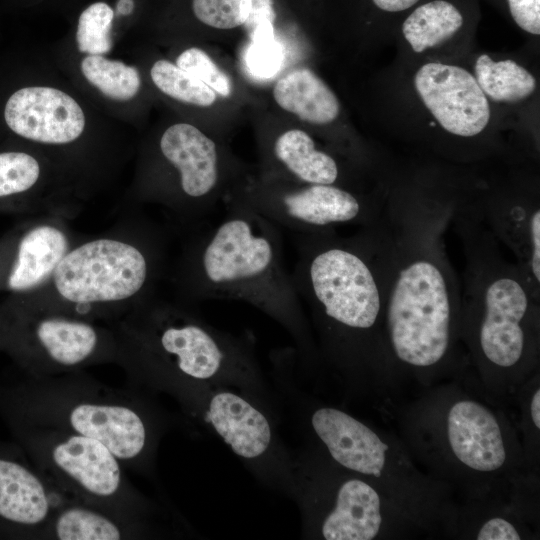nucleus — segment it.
<instances>
[{
  "label": "nucleus",
  "instance_id": "f257e3e1",
  "mask_svg": "<svg viewBox=\"0 0 540 540\" xmlns=\"http://www.w3.org/2000/svg\"><path fill=\"white\" fill-rule=\"evenodd\" d=\"M460 197L396 192L382 208L390 246L387 350L390 359L418 371L448 361L460 335L461 283L444 239Z\"/></svg>",
  "mask_w": 540,
  "mask_h": 540
},
{
  "label": "nucleus",
  "instance_id": "f03ea898",
  "mask_svg": "<svg viewBox=\"0 0 540 540\" xmlns=\"http://www.w3.org/2000/svg\"><path fill=\"white\" fill-rule=\"evenodd\" d=\"M293 282L311 321L319 362L354 377L389 360L384 312L390 246L380 214L350 236L295 233Z\"/></svg>",
  "mask_w": 540,
  "mask_h": 540
},
{
  "label": "nucleus",
  "instance_id": "7ed1b4c3",
  "mask_svg": "<svg viewBox=\"0 0 540 540\" xmlns=\"http://www.w3.org/2000/svg\"><path fill=\"white\" fill-rule=\"evenodd\" d=\"M222 219L187 246L178 272L179 288L195 300L248 303L279 323L296 344L297 360L319 363L309 320L285 267L279 227L250 207L225 200Z\"/></svg>",
  "mask_w": 540,
  "mask_h": 540
},
{
  "label": "nucleus",
  "instance_id": "20e7f679",
  "mask_svg": "<svg viewBox=\"0 0 540 540\" xmlns=\"http://www.w3.org/2000/svg\"><path fill=\"white\" fill-rule=\"evenodd\" d=\"M452 225L465 259L460 335L489 371L506 374L529 366L538 349L540 297L503 255L470 199L461 196Z\"/></svg>",
  "mask_w": 540,
  "mask_h": 540
},
{
  "label": "nucleus",
  "instance_id": "39448f33",
  "mask_svg": "<svg viewBox=\"0 0 540 540\" xmlns=\"http://www.w3.org/2000/svg\"><path fill=\"white\" fill-rule=\"evenodd\" d=\"M140 332L147 379L177 397L207 388L242 390L270 404L252 336L219 330L171 305L150 309Z\"/></svg>",
  "mask_w": 540,
  "mask_h": 540
},
{
  "label": "nucleus",
  "instance_id": "423d86ee",
  "mask_svg": "<svg viewBox=\"0 0 540 540\" xmlns=\"http://www.w3.org/2000/svg\"><path fill=\"white\" fill-rule=\"evenodd\" d=\"M178 399L190 416L221 440L257 480L292 497L296 459L280 437L270 403L229 387L202 389Z\"/></svg>",
  "mask_w": 540,
  "mask_h": 540
},
{
  "label": "nucleus",
  "instance_id": "0eeeda50",
  "mask_svg": "<svg viewBox=\"0 0 540 540\" xmlns=\"http://www.w3.org/2000/svg\"><path fill=\"white\" fill-rule=\"evenodd\" d=\"M296 458L292 498L302 514L303 536L324 540H372L385 522L376 484L313 452Z\"/></svg>",
  "mask_w": 540,
  "mask_h": 540
},
{
  "label": "nucleus",
  "instance_id": "6e6552de",
  "mask_svg": "<svg viewBox=\"0 0 540 540\" xmlns=\"http://www.w3.org/2000/svg\"><path fill=\"white\" fill-rule=\"evenodd\" d=\"M228 199L250 207L278 227L299 234L342 225H370L379 218L384 204L344 186L304 183L299 186L261 183L229 194L225 200Z\"/></svg>",
  "mask_w": 540,
  "mask_h": 540
},
{
  "label": "nucleus",
  "instance_id": "1a4fd4ad",
  "mask_svg": "<svg viewBox=\"0 0 540 540\" xmlns=\"http://www.w3.org/2000/svg\"><path fill=\"white\" fill-rule=\"evenodd\" d=\"M151 250L115 239H96L66 253L52 278L59 295L73 303L127 300L152 279Z\"/></svg>",
  "mask_w": 540,
  "mask_h": 540
},
{
  "label": "nucleus",
  "instance_id": "9d476101",
  "mask_svg": "<svg viewBox=\"0 0 540 540\" xmlns=\"http://www.w3.org/2000/svg\"><path fill=\"white\" fill-rule=\"evenodd\" d=\"M159 149L177 173L175 214L198 224L211 213L223 185V163L215 141L191 124L176 123L163 132Z\"/></svg>",
  "mask_w": 540,
  "mask_h": 540
},
{
  "label": "nucleus",
  "instance_id": "9b49d317",
  "mask_svg": "<svg viewBox=\"0 0 540 540\" xmlns=\"http://www.w3.org/2000/svg\"><path fill=\"white\" fill-rule=\"evenodd\" d=\"M414 87L426 109L449 134L472 138L487 127L488 98L466 69L440 62L425 63L414 76Z\"/></svg>",
  "mask_w": 540,
  "mask_h": 540
},
{
  "label": "nucleus",
  "instance_id": "f8f14e48",
  "mask_svg": "<svg viewBox=\"0 0 540 540\" xmlns=\"http://www.w3.org/2000/svg\"><path fill=\"white\" fill-rule=\"evenodd\" d=\"M6 126L14 134L42 144L61 145L77 140L85 115L66 92L48 86H26L14 91L3 108Z\"/></svg>",
  "mask_w": 540,
  "mask_h": 540
},
{
  "label": "nucleus",
  "instance_id": "ddd939ff",
  "mask_svg": "<svg viewBox=\"0 0 540 540\" xmlns=\"http://www.w3.org/2000/svg\"><path fill=\"white\" fill-rule=\"evenodd\" d=\"M499 243L514 254L533 293L540 297V206L529 197L484 196L470 199Z\"/></svg>",
  "mask_w": 540,
  "mask_h": 540
},
{
  "label": "nucleus",
  "instance_id": "4468645a",
  "mask_svg": "<svg viewBox=\"0 0 540 540\" xmlns=\"http://www.w3.org/2000/svg\"><path fill=\"white\" fill-rule=\"evenodd\" d=\"M64 422L70 431L99 441L122 461L144 456L154 440L148 418L127 405L79 402L64 413Z\"/></svg>",
  "mask_w": 540,
  "mask_h": 540
},
{
  "label": "nucleus",
  "instance_id": "2eb2a0df",
  "mask_svg": "<svg viewBox=\"0 0 540 540\" xmlns=\"http://www.w3.org/2000/svg\"><path fill=\"white\" fill-rule=\"evenodd\" d=\"M445 436L454 458L469 470H500L508 452L504 431L496 415L471 399L454 402L445 418Z\"/></svg>",
  "mask_w": 540,
  "mask_h": 540
},
{
  "label": "nucleus",
  "instance_id": "dca6fc26",
  "mask_svg": "<svg viewBox=\"0 0 540 540\" xmlns=\"http://www.w3.org/2000/svg\"><path fill=\"white\" fill-rule=\"evenodd\" d=\"M49 455L53 466L87 495L106 499L120 490L119 460L95 439L71 433L55 442Z\"/></svg>",
  "mask_w": 540,
  "mask_h": 540
},
{
  "label": "nucleus",
  "instance_id": "f3484780",
  "mask_svg": "<svg viewBox=\"0 0 540 540\" xmlns=\"http://www.w3.org/2000/svg\"><path fill=\"white\" fill-rule=\"evenodd\" d=\"M67 252L68 240L61 229L49 224L32 227L17 244L5 288L24 292L38 287L53 276Z\"/></svg>",
  "mask_w": 540,
  "mask_h": 540
},
{
  "label": "nucleus",
  "instance_id": "a211bd4d",
  "mask_svg": "<svg viewBox=\"0 0 540 540\" xmlns=\"http://www.w3.org/2000/svg\"><path fill=\"white\" fill-rule=\"evenodd\" d=\"M272 157L277 167L299 183L339 185V163L331 154L318 149L303 130L281 133L273 143Z\"/></svg>",
  "mask_w": 540,
  "mask_h": 540
},
{
  "label": "nucleus",
  "instance_id": "6ab92c4d",
  "mask_svg": "<svg viewBox=\"0 0 540 540\" xmlns=\"http://www.w3.org/2000/svg\"><path fill=\"white\" fill-rule=\"evenodd\" d=\"M273 97L282 109L311 124H329L340 112L334 92L308 68H297L281 77Z\"/></svg>",
  "mask_w": 540,
  "mask_h": 540
},
{
  "label": "nucleus",
  "instance_id": "aec40b11",
  "mask_svg": "<svg viewBox=\"0 0 540 540\" xmlns=\"http://www.w3.org/2000/svg\"><path fill=\"white\" fill-rule=\"evenodd\" d=\"M50 502L41 480L22 465L0 459V516L23 525L44 523Z\"/></svg>",
  "mask_w": 540,
  "mask_h": 540
},
{
  "label": "nucleus",
  "instance_id": "412c9836",
  "mask_svg": "<svg viewBox=\"0 0 540 540\" xmlns=\"http://www.w3.org/2000/svg\"><path fill=\"white\" fill-rule=\"evenodd\" d=\"M35 338L45 356L63 367L88 360L99 345V335L87 322L64 317H47L35 327Z\"/></svg>",
  "mask_w": 540,
  "mask_h": 540
},
{
  "label": "nucleus",
  "instance_id": "4be33fe9",
  "mask_svg": "<svg viewBox=\"0 0 540 540\" xmlns=\"http://www.w3.org/2000/svg\"><path fill=\"white\" fill-rule=\"evenodd\" d=\"M464 24V11L456 2L426 0L407 13L401 33L412 50L421 53L454 37Z\"/></svg>",
  "mask_w": 540,
  "mask_h": 540
},
{
  "label": "nucleus",
  "instance_id": "5701e85b",
  "mask_svg": "<svg viewBox=\"0 0 540 540\" xmlns=\"http://www.w3.org/2000/svg\"><path fill=\"white\" fill-rule=\"evenodd\" d=\"M474 77L487 98L502 103L524 100L537 86L533 74L519 63L510 59L494 60L487 54L476 59Z\"/></svg>",
  "mask_w": 540,
  "mask_h": 540
},
{
  "label": "nucleus",
  "instance_id": "b1692460",
  "mask_svg": "<svg viewBox=\"0 0 540 540\" xmlns=\"http://www.w3.org/2000/svg\"><path fill=\"white\" fill-rule=\"evenodd\" d=\"M80 69L91 85L113 100H130L141 87L140 74L135 67L103 55H86Z\"/></svg>",
  "mask_w": 540,
  "mask_h": 540
},
{
  "label": "nucleus",
  "instance_id": "393cba45",
  "mask_svg": "<svg viewBox=\"0 0 540 540\" xmlns=\"http://www.w3.org/2000/svg\"><path fill=\"white\" fill-rule=\"evenodd\" d=\"M54 535L60 540H118L123 537L120 527L112 519L79 506L58 513Z\"/></svg>",
  "mask_w": 540,
  "mask_h": 540
},
{
  "label": "nucleus",
  "instance_id": "a878e982",
  "mask_svg": "<svg viewBox=\"0 0 540 540\" xmlns=\"http://www.w3.org/2000/svg\"><path fill=\"white\" fill-rule=\"evenodd\" d=\"M150 76L160 91L175 100L201 107L211 106L216 100L208 85L167 60L156 61Z\"/></svg>",
  "mask_w": 540,
  "mask_h": 540
},
{
  "label": "nucleus",
  "instance_id": "bb28decb",
  "mask_svg": "<svg viewBox=\"0 0 540 540\" xmlns=\"http://www.w3.org/2000/svg\"><path fill=\"white\" fill-rule=\"evenodd\" d=\"M113 9L104 2H96L82 11L76 29L77 48L87 55H103L110 51V31Z\"/></svg>",
  "mask_w": 540,
  "mask_h": 540
},
{
  "label": "nucleus",
  "instance_id": "cd10ccee",
  "mask_svg": "<svg viewBox=\"0 0 540 540\" xmlns=\"http://www.w3.org/2000/svg\"><path fill=\"white\" fill-rule=\"evenodd\" d=\"M41 173L37 159L22 151L0 152V199L30 190Z\"/></svg>",
  "mask_w": 540,
  "mask_h": 540
},
{
  "label": "nucleus",
  "instance_id": "c85d7f7f",
  "mask_svg": "<svg viewBox=\"0 0 540 540\" xmlns=\"http://www.w3.org/2000/svg\"><path fill=\"white\" fill-rule=\"evenodd\" d=\"M253 0H192V10L203 24L216 29H233L249 19Z\"/></svg>",
  "mask_w": 540,
  "mask_h": 540
},
{
  "label": "nucleus",
  "instance_id": "c756f323",
  "mask_svg": "<svg viewBox=\"0 0 540 540\" xmlns=\"http://www.w3.org/2000/svg\"><path fill=\"white\" fill-rule=\"evenodd\" d=\"M176 65L204 82L215 93L223 97L231 95V80L205 51L196 47L188 48L177 57Z\"/></svg>",
  "mask_w": 540,
  "mask_h": 540
},
{
  "label": "nucleus",
  "instance_id": "7c9ffc66",
  "mask_svg": "<svg viewBox=\"0 0 540 540\" xmlns=\"http://www.w3.org/2000/svg\"><path fill=\"white\" fill-rule=\"evenodd\" d=\"M282 53L277 43L268 37H256L247 53V65L253 74L269 77L277 72Z\"/></svg>",
  "mask_w": 540,
  "mask_h": 540
},
{
  "label": "nucleus",
  "instance_id": "2f4dec72",
  "mask_svg": "<svg viewBox=\"0 0 540 540\" xmlns=\"http://www.w3.org/2000/svg\"><path fill=\"white\" fill-rule=\"evenodd\" d=\"M514 23L526 33L540 34V0H505Z\"/></svg>",
  "mask_w": 540,
  "mask_h": 540
},
{
  "label": "nucleus",
  "instance_id": "473e14b6",
  "mask_svg": "<svg viewBox=\"0 0 540 540\" xmlns=\"http://www.w3.org/2000/svg\"><path fill=\"white\" fill-rule=\"evenodd\" d=\"M475 538L479 540H519L522 536L518 528L508 519L493 517L481 525Z\"/></svg>",
  "mask_w": 540,
  "mask_h": 540
},
{
  "label": "nucleus",
  "instance_id": "72a5a7b5",
  "mask_svg": "<svg viewBox=\"0 0 540 540\" xmlns=\"http://www.w3.org/2000/svg\"><path fill=\"white\" fill-rule=\"evenodd\" d=\"M531 420L537 430L540 428V390L537 387L530 402Z\"/></svg>",
  "mask_w": 540,
  "mask_h": 540
}]
</instances>
